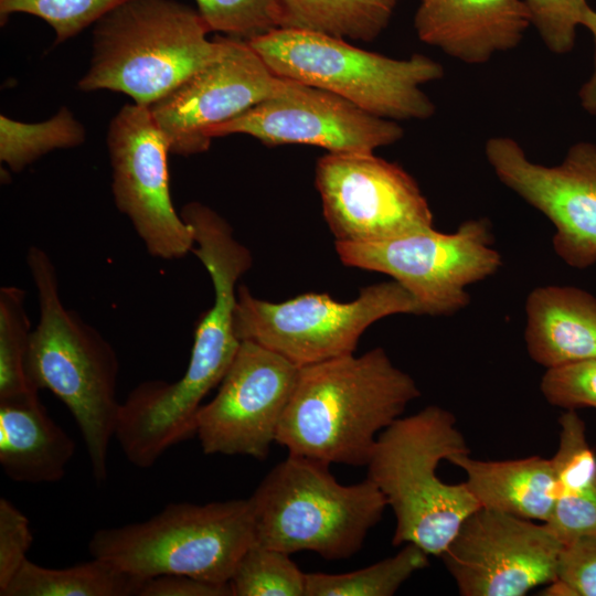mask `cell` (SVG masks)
<instances>
[{
	"label": "cell",
	"mask_w": 596,
	"mask_h": 596,
	"mask_svg": "<svg viewBox=\"0 0 596 596\" xmlns=\"http://www.w3.org/2000/svg\"><path fill=\"white\" fill-rule=\"evenodd\" d=\"M526 349L546 369L596 358V298L574 287L535 288L526 300Z\"/></svg>",
	"instance_id": "cell-20"
},
{
	"label": "cell",
	"mask_w": 596,
	"mask_h": 596,
	"mask_svg": "<svg viewBox=\"0 0 596 596\" xmlns=\"http://www.w3.org/2000/svg\"><path fill=\"white\" fill-rule=\"evenodd\" d=\"M486 220H469L451 234L429 227L372 243H337L340 260L379 272L402 284L421 315H450L466 307V287L492 275L501 265L490 246Z\"/></svg>",
	"instance_id": "cell-10"
},
{
	"label": "cell",
	"mask_w": 596,
	"mask_h": 596,
	"mask_svg": "<svg viewBox=\"0 0 596 596\" xmlns=\"http://www.w3.org/2000/svg\"><path fill=\"white\" fill-rule=\"evenodd\" d=\"M419 395L381 348L301 366L276 443L329 465L366 466L380 433Z\"/></svg>",
	"instance_id": "cell-1"
},
{
	"label": "cell",
	"mask_w": 596,
	"mask_h": 596,
	"mask_svg": "<svg viewBox=\"0 0 596 596\" xmlns=\"http://www.w3.org/2000/svg\"><path fill=\"white\" fill-rule=\"evenodd\" d=\"M395 313L421 315L413 295L396 280L364 287L349 302L317 292L272 302L241 285L234 329L241 341L258 343L301 368L353 354L373 322Z\"/></svg>",
	"instance_id": "cell-9"
},
{
	"label": "cell",
	"mask_w": 596,
	"mask_h": 596,
	"mask_svg": "<svg viewBox=\"0 0 596 596\" xmlns=\"http://www.w3.org/2000/svg\"><path fill=\"white\" fill-rule=\"evenodd\" d=\"M541 391L550 404L567 411L596 408V358L546 369Z\"/></svg>",
	"instance_id": "cell-32"
},
{
	"label": "cell",
	"mask_w": 596,
	"mask_h": 596,
	"mask_svg": "<svg viewBox=\"0 0 596 596\" xmlns=\"http://www.w3.org/2000/svg\"><path fill=\"white\" fill-rule=\"evenodd\" d=\"M428 554L407 543L397 554L342 574L306 573V596H391L417 571Z\"/></svg>",
	"instance_id": "cell-25"
},
{
	"label": "cell",
	"mask_w": 596,
	"mask_h": 596,
	"mask_svg": "<svg viewBox=\"0 0 596 596\" xmlns=\"http://www.w3.org/2000/svg\"><path fill=\"white\" fill-rule=\"evenodd\" d=\"M244 134L268 147L308 145L332 153H372L395 143L404 131L328 91L288 79L278 94L216 125L206 137Z\"/></svg>",
	"instance_id": "cell-15"
},
{
	"label": "cell",
	"mask_w": 596,
	"mask_h": 596,
	"mask_svg": "<svg viewBox=\"0 0 596 596\" xmlns=\"http://www.w3.org/2000/svg\"><path fill=\"white\" fill-rule=\"evenodd\" d=\"M107 147L115 203L148 253L171 260L192 252L193 230L170 195L169 147L149 106L125 105L110 121Z\"/></svg>",
	"instance_id": "cell-12"
},
{
	"label": "cell",
	"mask_w": 596,
	"mask_h": 596,
	"mask_svg": "<svg viewBox=\"0 0 596 596\" xmlns=\"http://www.w3.org/2000/svg\"><path fill=\"white\" fill-rule=\"evenodd\" d=\"M531 25L523 0H421L414 17L422 42L471 65L515 49Z\"/></svg>",
	"instance_id": "cell-18"
},
{
	"label": "cell",
	"mask_w": 596,
	"mask_h": 596,
	"mask_svg": "<svg viewBox=\"0 0 596 596\" xmlns=\"http://www.w3.org/2000/svg\"><path fill=\"white\" fill-rule=\"evenodd\" d=\"M143 578L93 557L65 568H49L29 558L1 596H137Z\"/></svg>",
	"instance_id": "cell-23"
},
{
	"label": "cell",
	"mask_w": 596,
	"mask_h": 596,
	"mask_svg": "<svg viewBox=\"0 0 596 596\" xmlns=\"http://www.w3.org/2000/svg\"><path fill=\"white\" fill-rule=\"evenodd\" d=\"M582 26L586 28L594 39L595 55L594 71L578 92L582 107L589 114L596 115V10L588 7L582 18Z\"/></svg>",
	"instance_id": "cell-36"
},
{
	"label": "cell",
	"mask_w": 596,
	"mask_h": 596,
	"mask_svg": "<svg viewBox=\"0 0 596 596\" xmlns=\"http://www.w3.org/2000/svg\"><path fill=\"white\" fill-rule=\"evenodd\" d=\"M448 461L465 471V483L480 508L533 521L550 519L556 498L552 459L479 460L468 453Z\"/></svg>",
	"instance_id": "cell-21"
},
{
	"label": "cell",
	"mask_w": 596,
	"mask_h": 596,
	"mask_svg": "<svg viewBox=\"0 0 596 596\" xmlns=\"http://www.w3.org/2000/svg\"><path fill=\"white\" fill-rule=\"evenodd\" d=\"M253 544L248 498L169 503L146 521L95 531L88 550L138 578L178 574L226 584Z\"/></svg>",
	"instance_id": "cell-7"
},
{
	"label": "cell",
	"mask_w": 596,
	"mask_h": 596,
	"mask_svg": "<svg viewBox=\"0 0 596 596\" xmlns=\"http://www.w3.org/2000/svg\"><path fill=\"white\" fill-rule=\"evenodd\" d=\"M128 0H0L3 24L13 13L41 18L52 26L56 43L64 42Z\"/></svg>",
	"instance_id": "cell-30"
},
{
	"label": "cell",
	"mask_w": 596,
	"mask_h": 596,
	"mask_svg": "<svg viewBox=\"0 0 596 596\" xmlns=\"http://www.w3.org/2000/svg\"><path fill=\"white\" fill-rule=\"evenodd\" d=\"M75 449V441L47 414L39 394L0 402V465L9 479L56 482Z\"/></svg>",
	"instance_id": "cell-19"
},
{
	"label": "cell",
	"mask_w": 596,
	"mask_h": 596,
	"mask_svg": "<svg viewBox=\"0 0 596 596\" xmlns=\"http://www.w3.org/2000/svg\"><path fill=\"white\" fill-rule=\"evenodd\" d=\"M84 140V127L67 108L36 124L0 116V159L13 172L52 150L76 147Z\"/></svg>",
	"instance_id": "cell-27"
},
{
	"label": "cell",
	"mask_w": 596,
	"mask_h": 596,
	"mask_svg": "<svg viewBox=\"0 0 596 596\" xmlns=\"http://www.w3.org/2000/svg\"><path fill=\"white\" fill-rule=\"evenodd\" d=\"M211 31L249 41L283 26L279 0H195Z\"/></svg>",
	"instance_id": "cell-29"
},
{
	"label": "cell",
	"mask_w": 596,
	"mask_h": 596,
	"mask_svg": "<svg viewBox=\"0 0 596 596\" xmlns=\"http://www.w3.org/2000/svg\"><path fill=\"white\" fill-rule=\"evenodd\" d=\"M531 23L549 51L565 54L575 46L577 28L589 0H523Z\"/></svg>",
	"instance_id": "cell-31"
},
{
	"label": "cell",
	"mask_w": 596,
	"mask_h": 596,
	"mask_svg": "<svg viewBox=\"0 0 596 596\" xmlns=\"http://www.w3.org/2000/svg\"><path fill=\"white\" fill-rule=\"evenodd\" d=\"M33 542L30 521L10 500L0 498V594L28 560Z\"/></svg>",
	"instance_id": "cell-34"
},
{
	"label": "cell",
	"mask_w": 596,
	"mask_h": 596,
	"mask_svg": "<svg viewBox=\"0 0 596 596\" xmlns=\"http://www.w3.org/2000/svg\"><path fill=\"white\" fill-rule=\"evenodd\" d=\"M26 264L39 302L28 354L30 382L38 391H51L70 409L86 445L93 478L102 483L121 404L116 395L117 354L99 331L63 305L50 255L33 245Z\"/></svg>",
	"instance_id": "cell-2"
},
{
	"label": "cell",
	"mask_w": 596,
	"mask_h": 596,
	"mask_svg": "<svg viewBox=\"0 0 596 596\" xmlns=\"http://www.w3.org/2000/svg\"><path fill=\"white\" fill-rule=\"evenodd\" d=\"M563 546L545 522L479 508L440 557L462 596H523L555 582Z\"/></svg>",
	"instance_id": "cell-13"
},
{
	"label": "cell",
	"mask_w": 596,
	"mask_h": 596,
	"mask_svg": "<svg viewBox=\"0 0 596 596\" xmlns=\"http://www.w3.org/2000/svg\"><path fill=\"white\" fill-rule=\"evenodd\" d=\"M560 443L552 459L556 498L545 522L566 544L596 531V456L587 443L585 424L574 409L560 418Z\"/></svg>",
	"instance_id": "cell-22"
},
{
	"label": "cell",
	"mask_w": 596,
	"mask_h": 596,
	"mask_svg": "<svg viewBox=\"0 0 596 596\" xmlns=\"http://www.w3.org/2000/svg\"><path fill=\"white\" fill-rule=\"evenodd\" d=\"M329 464L289 454L249 497L255 543L327 560L351 557L381 520L386 500L369 479L344 486Z\"/></svg>",
	"instance_id": "cell-5"
},
{
	"label": "cell",
	"mask_w": 596,
	"mask_h": 596,
	"mask_svg": "<svg viewBox=\"0 0 596 596\" xmlns=\"http://www.w3.org/2000/svg\"><path fill=\"white\" fill-rule=\"evenodd\" d=\"M180 214L193 230L192 253L211 277L214 301L198 322L183 375L171 383L158 380L151 390V403L164 423L188 429L195 425L203 398L221 383L240 348L234 329L236 284L253 259L226 220L211 207L190 202Z\"/></svg>",
	"instance_id": "cell-8"
},
{
	"label": "cell",
	"mask_w": 596,
	"mask_h": 596,
	"mask_svg": "<svg viewBox=\"0 0 596 596\" xmlns=\"http://www.w3.org/2000/svg\"><path fill=\"white\" fill-rule=\"evenodd\" d=\"M289 555L253 544L228 582L233 596H306V573Z\"/></svg>",
	"instance_id": "cell-28"
},
{
	"label": "cell",
	"mask_w": 596,
	"mask_h": 596,
	"mask_svg": "<svg viewBox=\"0 0 596 596\" xmlns=\"http://www.w3.org/2000/svg\"><path fill=\"white\" fill-rule=\"evenodd\" d=\"M551 590L561 595L596 596V531L564 544Z\"/></svg>",
	"instance_id": "cell-33"
},
{
	"label": "cell",
	"mask_w": 596,
	"mask_h": 596,
	"mask_svg": "<svg viewBox=\"0 0 596 596\" xmlns=\"http://www.w3.org/2000/svg\"><path fill=\"white\" fill-rule=\"evenodd\" d=\"M137 596H233L228 583L217 584L187 575L167 574L143 578Z\"/></svg>",
	"instance_id": "cell-35"
},
{
	"label": "cell",
	"mask_w": 596,
	"mask_h": 596,
	"mask_svg": "<svg viewBox=\"0 0 596 596\" xmlns=\"http://www.w3.org/2000/svg\"><path fill=\"white\" fill-rule=\"evenodd\" d=\"M288 78L273 73L247 41L224 36V49L167 95L149 106L170 153L206 151L207 129L280 93Z\"/></svg>",
	"instance_id": "cell-17"
},
{
	"label": "cell",
	"mask_w": 596,
	"mask_h": 596,
	"mask_svg": "<svg viewBox=\"0 0 596 596\" xmlns=\"http://www.w3.org/2000/svg\"><path fill=\"white\" fill-rule=\"evenodd\" d=\"M486 158L499 180L555 226L553 246L568 265L596 262V146L573 145L556 166L530 160L511 137L487 140Z\"/></svg>",
	"instance_id": "cell-16"
},
{
	"label": "cell",
	"mask_w": 596,
	"mask_h": 596,
	"mask_svg": "<svg viewBox=\"0 0 596 596\" xmlns=\"http://www.w3.org/2000/svg\"><path fill=\"white\" fill-rule=\"evenodd\" d=\"M315 183L337 243H372L433 226L417 182L372 153H332L316 164Z\"/></svg>",
	"instance_id": "cell-11"
},
{
	"label": "cell",
	"mask_w": 596,
	"mask_h": 596,
	"mask_svg": "<svg viewBox=\"0 0 596 596\" xmlns=\"http://www.w3.org/2000/svg\"><path fill=\"white\" fill-rule=\"evenodd\" d=\"M31 324L25 291L17 286L0 288V402L39 394L28 375Z\"/></svg>",
	"instance_id": "cell-26"
},
{
	"label": "cell",
	"mask_w": 596,
	"mask_h": 596,
	"mask_svg": "<svg viewBox=\"0 0 596 596\" xmlns=\"http://www.w3.org/2000/svg\"><path fill=\"white\" fill-rule=\"evenodd\" d=\"M299 366L253 341H241L214 398L200 407L196 429L206 455L264 460L294 392Z\"/></svg>",
	"instance_id": "cell-14"
},
{
	"label": "cell",
	"mask_w": 596,
	"mask_h": 596,
	"mask_svg": "<svg viewBox=\"0 0 596 596\" xmlns=\"http://www.w3.org/2000/svg\"><path fill=\"white\" fill-rule=\"evenodd\" d=\"M273 73L318 87L391 120H424L435 113L422 86L444 76L424 54L393 58L320 32L278 28L247 41Z\"/></svg>",
	"instance_id": "cell-6"
},
{
	"label": "cell",
	"mask_w": 596,
	"mask_h": 596,
	"mask_svg": "<svg viewBox=\"0 0 596 596\" xmlns=\"http://www.w3.org/2000/svg\"><path fill=\"white\" fill-rule=\"evenodd\" d=\"M198 10L175 0H128L95 23L93 55L78 82L84 92L110 89L150 106L214 61L224 36Z\"/></svg>",
	"instance_id": "cell-4"
},
{
	"label": "cell",
	"mask_w": 596,
	"mask_h": 596,
	"mask_svg": "<svg viewBox=\"0 0 596 596\" xmlns=\"http://www.w3.org/2000/svg\"><path fill=\"white\" fill-rule=\"evenodd\" d=\"M402 0H279L283 26L372 42Z\"/></svg>",
	"instance_id": "cell-24"
},
{
	"label": "cell",
	"mask_w": 596,
	"mask_h": 596,
	"mask_svg": "<svg viewBox=\"0 0 596 596\" xmlns=\"http://www.w3.org/2000/svg\"><path fill=\"white\" fill-rule=\"evenodd\" d=\"M469 448L455 416L428 405L401 416L380 433L366 464L368 477L395 517L393 545L412 543L441 556L479 503L466 483L449 485L436 470Z\"/></svg>",
	"instance_id": "cell-3"
}]
</instances>
